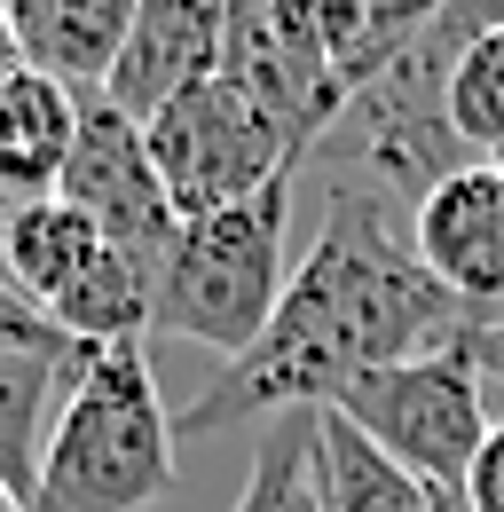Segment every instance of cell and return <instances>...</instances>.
Masks as SVG:
<instances>
[{"label": "cell", "mask_w": 504, "mask_h": 512, "mask_svg": "<svg viewBox=\"0 0 504 512\" xmlns=\"http://www.w3.org/2000/svg\"><path fill=\"white\" fill-rule=\"evenodd\" d=\"M24 71V48H16V24H8V8H0V87Z\"/></svg>", "instance_id": "17"}, {"label": "cell", "mask_w": 504, "mask_h": 512, "mask_svg": "<svg viewBox=\"0 0 504 512\" xmlns=\"http://www.w3.org/2000/svg\"><path fill=\"white\" fill-rule=\"evenodd\" d=\"M56 197L71 213H87L142 268H158L182 237V213L150 158V127H134L111 95H79V134H71V166H63Z\"/></svg>", "instance_id": "7"}, {"label": "cell", "mask_w": 504, "mask_h": 512, "mask_svg": "<svg viewBox=\"0 0 504 512\" xmlns=\"http://www.w3.org/2000/svg\"><path fill=\"white\" fill-rule=\"evenodd\" d=\"M0 512H32V497H24V489H8V481H0Z\"/></svg>", "instance_id": "19"}, {"label": "cell", "mask_w": 504, "mask_h": 512, "mask_svg": "<svg viewBox=\"0 0 504 512\" xmlns=\"http://www.w3.org/2000/svg\"><path fill=\"white\" fill-rule=\"evenodd\" d=\"M465 497H473V512H504V418L489 426V442H481L473 473H465Z\"/></svg>", "instance_id": "16"}, {"label": "cell", "mask_w": 504, "mask_h": 512, "mask_svg": "<svg viewBox=\"0 0 504 512\" xmlns=\"http://www.w3.org/2000/svg\"><path fill=\"white\" fill-rule=\"evenodd\" d=\"M292 182L276 174L268 190L237 197L221 213L182 221L174 253L158 260V292H150V339H197L221 363H237L252 339L268 331L284 300V229H292Z\"/></svg>", "instance_id": "3"}, {"label": "cell", "mask_w": 504, "mask_h": 512, "mask_svg": "<svg viewBox=\"0 0 504 512\" xmlns=\"http://www.w3.org/2000/svg\"><path fill=\"white\" fill-rule=\"evenodd\" d=\"M323 410L347 418L363 442L386 449L426 489H465L473 457H481L489 426H497L489 402H481V371H473L465 339L402 355V363H378V371H355Z\"/></svg>", "instance_id": "5"}, {"label": "cell", "mask_w": 504, "mask_h": 512, "mask_svg": "<svg viewBox=\"0 0 504 512\" xmlns=\"http://www.w3.org/2000/svg\"><path fill=\"white\" fill-rule=\"evenodd\" d=\"M71 134H79V95L24 64L0 87V197L8 205L56 197L63 166H71Z\"/></svg>", "instance_id": "11"}, {"label": "cell", "mask_w": 504, "mask_h": 512, "mask_svg": "<svg viewBox=\"0 0 504 512\" xmlns=\"http://www.w3.org/2000/svg\"><path fill=\"white\" fill-rule=\"evenodd\" d=\"M87 355L95 347H0V481L8 489H24V497L40 489L48 426Z\"/></svg>", "instance_id": "12"}, {"label": "cell", "mask_w": 504, "mask_h": 512, "mask_svg": "<svg viewBox=\"0 0 504 512\" xmlns=\"http://www.w3.org/2000/svg\"><path fill=\"white\" fill-rule=\"evenodd\" d=\"M315 497H323V512H426L434 505L426 481H410L386 449H371L331 410H315Z\"/></svg>", "instance_id": "13"}, {"label": "cell", "mask_w": 504, "mask_h": 512, "mask_svg": "<svg viewBox=\"0 0 504 512\" xmlns=\"http://www.w3.org/2000/svg\"><path fill=\"white\" fill-rule=\"evenodd\" d=\"M229 8H237V0H229Z\"/></svg>", "instance_id": "22"}, {"label": "cell", "mask_w": 504, "mask_h": 512, "mask_svg": "<svg viewBox=\"0 0 504 512\" xmlns=\"http://www.w3.org/2000/svg\"><path fill=\"white\" fill-rule=\"evenodd\" d=\"M174 457L182 442L150 371V339L95 347L48 426L32 512H142L166 497Z\"/></svg>", "instance_id": "2"}, {"label": "cell", "mask_w": 504, "mask_h": 512, "mask_svg": "<svg viewBox=\"0 0 504 512\" xmlns=\"http://www.w3.org/2000/svg\"><path fill=\"white\" fill-rule=\"evenodd\" d=\"M0 347H71L56 323L40 316V308H32L16 284H8V268H0Z\"/></svg>", "instance_id": "15"}, {"label": "cell", "mask_w": 504, "mask_h": 512, "mask_svg": "<svg viewBox=\"0 0 504 512\" xmlns=\"http://www.w3.org/2000/svg\"><path fill=\"white\" fill-rule=\"evenodd\" d=\"M473 316L434 284V268L410 245V213L371 182H339L323 205V229L300 253L268 331L252 339L221 379L189 394L174 418V442H213L237 418H284V410H323L355 371L402 363L465 339Z\"/></svg>", "instance_id": "1"}, {"label": "cell", "mask_w": 504, "mask_h": 512, "mask_svg": "<svg viewBox=\"0 0 504 512\" xmlns=\"http://www.w3.org/2000/svg\"><path fill=\"white\" fill-rule=\"evenodd\" d=\"M0 8H8L16 48L32 71L63 79L71 95H103L142 0H0Z\"/></svg>", "instance_id": "10"}, {"label": "cell", "mask_w": 504, "mask_h": 512, "mask_svg": "<svg viewBox=\"0 0 504 512\" xmlns=\"http://www.w3.org/2000/svg\"><path fill=\"white\" fill-rule=\"evenodd\" d=\"M150 158H158V174H166L174 213L197 221V213H221V205H237V197L268 190L276 174H300L315 150H300L237 79L213 71L205 87H189L182 103H166V111L150 119Z\"/></svg>", "instance_id": "6"}, {"label": "cell", "mask_w": 504, "mask_h": 512, "mask_svg": "<svg viewBox=\"0 0 504 512\" xmlns=\"http://www.w3.org/2000/svg\"><path fill=\"white\" fill-rule=\"evenodd\" d=\"M0 268L8 284L56 323L71 347H119V339H150V292L158 268L119 253L87 213H71L63 197H32L8 213L0 229Z\"/></svg>", "instance_id": "4"}, {"label": "cell", "mask_w": 504, "mask_h": 512, "mask_svg": "<svg viewBox=\"0 0 504 512\" xmlns=\"http://www.w3.org/2000/svg\"><path fill=\"white\" fill-rule=\"evenodd\" d=\"M426 512H473V497H465V489H434V505Z\"/></svg>", "instance_id": "18"}, {"label": "cell", "mask_w": 504, "mask_h": 512, "mask_svg": "<svg viewBox=\"0 0 504 512\" xmlns=\"http://www.w3.org/2000/svg\"><path fill=\"white\" fill-rule=\"evenodd\" d=\"M441 103H449V127H457V142L473 158H504V24L473 32L449 56Z\"/></svg>", "instance_id": "14"}, {"label": "cell", "mask_w": 504, "mask_h": 512, "mask_svg": "<svg viewBox=\"0 0 504 512\" xmlns=\"http://www.w3.org/2000/svg\"><path fill=\"white\" fill-rule=\"evenodd\" d=\"M489 166H504V158H489Z\"/></svg>", "instance_id": "21"}, {"label": "cell", "mask_w": 504, "mask_h": 512, "mask_svg": "<svg viewBox=\"0 0 504 512\" xmlns=\"http://www.w3.org/2000/svg\"><path fill=\"white\" fill-rule=\"evenodd\" d=\"M292 512H323V497H315V481H308V497H300V505H292Z\"/></svg>", "instance_id": "20"}, {"label": "cell", "mask_w": 504, "mask_h": 512, "mask_svg": "<svg viewBox=\"0 0 504 512\" xmlns=\"http://www.w3.org/2000/svg\"><path fill=\"white\" fill-rule=\"evenodd\" d=\"M221 48H229V0H142L103 95L134 127H150L166 103H182L189 87L221 71Z\"/></svg>", "instance_id": "9"}, {"label": "cell", "mask_w": 504, "mask_h": 512, "mask_svg": "<svg viewBox=\"0 0 504 512\" xmlns=\"http://www.w3.org/2000/svg\"><path fill=\"white\" fill-rule=\"evenodd\" d=\"M410 245L434 268V284L473 323H497L504 308V166L473 158L410 213Z\"/></svg>", "instance_id": "8"}]
</instances>
